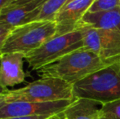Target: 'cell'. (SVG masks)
Masks as SVG:
<instances>
[{
  "instance_id": "cell-15",
  "label": "cell",
  "mask_w": 120,
  "mask_h": 119,
  "mask_svg": "<svg viewBox=\"0 0 120 119\" xmlns=\"http://www.w3.org/2000/svg\"><path fill=\"white\" fill-rule=\"evenodd\" d=\"M100 119H120V100L104 104L100 113Z\"/></svg>"
},
{
  "instance_id": "cell-2",
  "label": "cell",
  "mask_w": 120,
  "mask_h": 119,
  "mask_svg": "<svg viewBox=\"0 0 120 119\" xmlns=\"http://www.w3.org/2000/svg\"><path fill=\"white\" fill-rule=\"evenodd\" d=\"M75 99L85 98L102 104L120 100V60L73 85Z\"/></svg>"
},
{
  "instance_id": "cell-18",
  "label": "cell",
  "mask_w": 120,
  "mask_h": 119,
  "mask_svg": "<svg viewBox=\"0 0 120 119\" xmlns=\"http://www.w3.org/2000/svg\"><path fill=\"white\" fill-rule=\"evenodd\" d=\"M46 119H65V115H64V113L62 112V113L52 115V116L48 117V118Z\"/></svg>"
},
{
  "instance_id": "cell-9",
  "label": "cell",
  "mask_w": 120,
  "mask_h": 119,
  "mask_svg": "<svg viewBox=\"0 0 120 119\" xmlns=\"http://www.w3.org/2000/svg\"><path fill=\"white\" fill-rule=\"evenodd\" d=\"M94 0H67L55 19L56 33L61 36L79 29V25Z\"/></svg>"
},
{
  "instance_id": "cell-1",
  "label": "cell",
  "mask_w": 120,
  "mask_h": 119,
  "mask_svg": "<svg viewBox=\"0 0 120 119\" xmlns=\"http://www.w3.org/2000/svg\"><path fill=\"white\" fill-rule=\"evenodd\" d=\"M109 65L93 51L82 47L40 69L38 73L41 77L59 78L74 85Z\"/></svg>"
},
{
  "instance_id": "cell-21",
  "label": "cell",
  "mask_w": 120,
  "mask_h": 119,
  "mask_svg": "<svg viewBox=\"0 0 120 119\" xmlns=\"http://www.w3.org/2000/svg\"><path fill=\"white\" fill-rule=\"evenodd\" d=\"M4 94H5V90L0 91V98H3V97L4 96Z\"/></svg>"
},
{
  "instance_id": "cell-6",
  "label": "cell",
  "mask_w": 120,
  "mask_h": 119,
  "mask_svg": "<svg viewBox=\"0 0 120 119\" xmlns=\"http://www.w3.org/2000/svg\"><path fill=\"white\" fill-rule=\"evenodd\" d=\"M83 47L93 51L109 65L120 60V31L90 28H83Z\"/></svg>"
},
{
  "instance_id": "cell-11",
  "label": "cell",
  "mask_w": 120,
  "mask_h": 119,
  "mask_svg": "<svg viewBox=\"0 0 120 119\" xmlns=\"http://www.w3.org/2000/svg\"><path fill=\"white\" fill-rule=\"evenodd\" d=\"M83 28L120 31V7L99 13H86L79 25Z\"/></svg>"
},
{
  "instance_id": "cell-16",
  "label": "cell",
  "mask_w": 120,
  "mask_h": 119,
  "mask_svg": "<svg viewBox=\"0 0 120 119\" xmlns=\"http://www.w3.org/2000/svg\"><path fill=\"white\" fill-rule=\"evenodd\" d=\"M50 116H33V117H16V118H5L0 119H46Z\"/></svg>"
},
{
  "instance_id": "cell-5",
  "label": "cell",
  "mask_w": 120,
  "mask_h": 119,
  "mask_svg": "<svg viewBox=\"0 0 120 119\" xmlns=\"http://www.w3.org/2000/svg\"><path fill=\"white\" fill-rule=\"evenodd\" d=\"M83 29L61 36L54 37L40 47L25 56V60L33 70L54 63L67 54L83 47Z\"/></svg>"
},
{
  "instance_id": "cell-20",
  "label": "cell",
  "mask_w": 120,
  "mask_h": 119,
  "mask_svg": "<svg viewBox=\"0 0 120 119\" xmlns=\"http://www.w3.org/2000/svg\"><path fill=\"white\" fill-rule=\"evenodd\" d=\"M8 2H9V0H0V14H1V11L3 10V8L8 4Z\"/></svg>"
},
{
  "instance_id": "cell-3",
  "label": "cell",
  "mask_w": 120,
  "mask_h": 119,
  "mask_svg": "<svg viewBox=\"0 0 120 119\" xmlns=\"http://www.w3.org/2000/svg\"><path fill=\"white\" fill-rule=\"evenodd\" d=\"M74 100L73 85L52 77H41L24 87L6 90L4 94V103H46Z\"/></svg>"
},
{
  "instance_id": "cell-14",
  "label": "cell",
  "mask_w": 120,
  "mask_h": 119,
  "mask_svg": "<svg viewBox=\"0 0 120 119\" xmlns=\"http://www.w3.org/2000/svg\"><path fill=\"white\" fill-rule=\"evenodd\" d=\"M120 7V0H94L87 13H99Z\"/></svg>"
},
{
  "instance_id": "cell-13",
  "label": "cell",
  "mask_w": 120,
  "mask_h": 119,
  "mask_svg": "<svg viewBox=\"0 0 120 119\" xmlns=\"http://www.w3.org/2000/svg\"><path fill=\"white\" fill-rule=\"evenodd\" d=\"M67 0H45L40 9L36 21L55 22L57 13Z\"/></svg>"
},
{
  "instance_id": "cell-10",
  "label": "cell",
  "mask_w": 120,
  "mask_h": 119,
  "mask_svg": "<svg viewBox=\"0 0 120 119\" xmlns=\"http://www.w3.org/2000/svg\"><path fill=\"white\" fill-rule=\"evenodd\" d=\"M25 55L21 53L3 54L0 60V88L3 90L24 83Z\"/></svg>"
},
{
  "instance_id": "cell-17",
  "label": "cell",
  "mask_w": 120,
  "mask_h": 119,
  "mask_svg": "<svg viewBox=\"0 0 120 119\" xmlns=\"http://www.w3.org/2000/svg\"><path fill=\"white\" fill-rule=\"evenodd\" d=\"M8 34L0 36V60H1L2 56H3V45H4V43H5V41H6V39H7Z\"/></svg>"
},
{
  "instance_id": "cell-8",
  "label": "cell",
  "mask_w": 120,
  "mask_h": 119,
  "mask_svg": "<svg viewBox=\"0 0 120 119\" xmlns=\"http://www.w3.org/2000/svg\"><path fill=\"white\" fill-rule=\"evenodd\" d=\"M45 0H9L0 14V25L9 30L36 21Z\"/></svg>"
},
{
  "instance_id": "cell-22",
  "label": "cell",
  "mask_w": 120,
  "mask_h": 119,
  "mask_svg": "<svg viewBox=\"0 0 120 119\" xmlns=\"http://www.w3.org/2000/svg\"><path fill=\"white\" fill-rule=\"evenodd\" d=\"M3 101H4V96H3V98H0V105H1Z\"/></svg>"
},
{
  "instance_id": "cell-4",
  "label": "cell",
  "mask_w": 120,
  "mask_h": 119,
  "mask_svg": "<svg viewBox=\"0 0 120 119\" xmlns=\"http://www.w3.org/2000/svg\"><path fill=\"white\" fill-rule=\"evenodd\" d=\"M56 33L55 22L34 21L17 26L8 34L3 54L21 53L25 56L53 38Z\"/></svg>"
},
{
  "instance_id": "cell-7",
  "label": "cell",
  "mask_w": 120,
  "mask_h": 119,
  "mask_svg": "<svg viewBox=\"0 0 120 119\" xmlns=\"http://www.w3.org/2000/svg\"><path fill=\"white\" fill-rule=\"evenodd\" d=\"M74 100H60L46 103L12 102L0 105V118L16 117L52 116L64 112Z\"/></svg>"
},
{
  "instance_id": "cell-12",
  "label": "cell",
  "mask_w": 120,
  "mask_h": 119,
  "mask_svg": "<svg viewBox=\"0 0 120 119\" xmlns=\"http://www.w3.org/2000/svg\"><path fill=\"white\" fill-rule=\"evenodd\" d=\"M104 104L85 98L75 99L63 112L65 119H100Z\"/></svg>"
},
{
  "instance_id": "cell-19",
  "label": "cell",
  "mask_w": 120,
  "mask_h": 119,
  "mask_svg": "<svg viewBox=\"0 0 120 119\" xmlns=\"http://www.w3.org/2000/svg\"><path fill=\"white\" fill-rule=\"evenodd\" d=\"M11 30H9L7 28L3 27V25H0V36H3V35H5V34H8V33H10Z\"/></svg>"
}]
</instances>
